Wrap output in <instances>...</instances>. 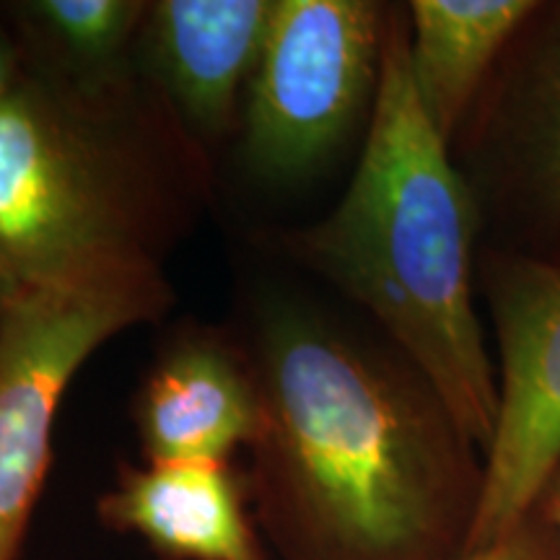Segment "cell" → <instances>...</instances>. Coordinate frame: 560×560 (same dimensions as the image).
Listing matches in <instances>:
<instances>
[{"mask_svg":"<svg viewBox=\"0 0 560 560\" xmlns=\"http://www.w3.org/2000/svg\"><path fill=\"white\" fill-rule=\"evenodd\" d=\"M19 70H21V60H19L16 45H13L9 26H5L3 19H0V96H3L5 91L13 86V81L19 79Z\"/></svg>","mask_w":560,"mask_h":560,"instance_id":"14","label":"cell"},{"mask_svg":"<svg viewBox=\"0 0 560 560\" xmlns=\"http://www.w3.org/2000/svg\"><path fill=\"white\" fill-rule=\"evenodd\" d=\"M174 304L164 270L21 289L0 327V560H19L52 462L60 400L104 342Z\"/></svg>","mask_w":560,"mask_h":560,"instance_id":"5","label":"cell"},{"mask_svg":"<svg viewBox=\"0 0 560 560\" xmlns=\"http://www.w3.org/2000/svg\"><path fill=\"white\" fill-rule=\"evenodd\" d=\"M260 418L249 348L215 327L174 335L132 405L143 462H231L249 450Z\"/></svg>","mask_w":560,"mask_h":560,"instance_id":"8","label":"cell"},{"mask_svg":"<svg viewBox=\"0 0 560 560\" xmlns=\"http://www.w3.org/2000/svg\"><path fill=\"white\" fill-rule=\"evenodd\" d=\"M283 247L376 322L486 454L499 380L475 306L482 213L418 102L405 3H392L380 94L353 177L338 206L289 231Z\"/></svg>","mask_w":560,"mask_h":560,"instance_id":"2","label":"cell"},{"mask_svg":"<svg viewBox=\"0 0 560 560\" xmlns=\"http://www.w3.org/2000/svg\"><path fill=\"white\" fill-rule=\"evenodd\" d=\"M550 257H556V260H560V249L556 252V255H550Z\"/></svg>","mask_w":560,"mask_h":560,"instance_id":"17","label":"cell"},{"mask_svg":"<svg viewBox=\"0 0 560 560\" xmlns=\"http://www.w3.org/2000/svg\"><path fill=\"white\" fill-rule=\"evenodd\" d=\"M459 560H560V540L556 529L535 511L509 537L482 550L467 552Z\"/></svg>","mask_w":560,"mask_h":560,"instance_id":"13","label":"cell"},{"mask_svg":"<svg viewBox=\"0 0 560 560\" xmlns=\"http://www.w3.org/2000/svg\"><path fill=\"white\" fill-rule=\"evenodd\" d=\"M96 516L164 560H270L247 475L231 462H122Z\"/></svg>","mask_w":560,"mask_h":560,"instance_id":"10","label":"cell"},{"mask_svg":"<svg viewBox=\"0 0 560 560\" xmlns=\"http://www.w3.org/2000/svg\"><path fill=\"white\" fill-rule=\"evenodd\" d=\"M247 348L262 418L244 475L280 558L467 556L486 454L400 350L299 304Z\"/></svg>","mask_w":560,"mask_h":560,"instance_id":"1","label":"cell"},{"mask_svg":"<svg viewBox=\"0 0 560 560\" xmlns=\"http://www.w3.org/2000/svg\"><path fill=\"white\" fill-rule=\"evenodd\" d=\"M276 0H153L136 60L206 145L242 128L244 100Z\"/></svg>","mask_w":560,"mask_h":560,"instance_id":"9","label":"cell"},{"mask_svg":"<svg viewBox=\"0 0 560 560\" xmlns=\"http://www.w3.org/2000/svg\"><path fill=\"white\" fill-rule=\"evenodd\" d=\"M16 293H19L16 285H13L11 280H9V276H5V272L0 270V327H3V319H5V314H9L11 301L16 299Z\"/></svg>","mask_w":560,"mask_h":560,"instance_id":"16","label":"cell"},{"mask_svg":"<svg viewBox=\"0 0 560 560\" xmlns=\"http://www.w3.org/2000/svg\"><path fill=\"white\" fill-rule=\"evenodd\" d=\"M405 9L412 86L452 145L537 0H410Z\"/></svg>","mask_w":560,"mask_h":560,"instance_id":"11","label":"cell"},{"mask_svg":"<svg viewBox=\"0 0 560 560\" xmlns=\"http://www.w3.org/2000/svg\"><path fill=\"white\" fill-rule=\"evenodd\" d=\"M145 11V0L0 3L21 66L66 81H109L132 73Z\"/></svg>","mask_w":560,"mask_h":560,"instance_id":"12","label":"cell"},{"mask_svg":"<svg viewBox=\"0 0 560 560\" xmlns=\"http://www.w3.org/2000/svg\"><path fill=\"white\" fill-rule=\"evenodd\" d=\"M537 514L542 516L545 522L556 529L558 540H560V470L556 472V478L550 480V486L545 488L540 503H537Z\"/></svg>","mask_w":560,"mask_h":560,"instance_id":"15","label":"cell"},{"mask_svg":"<svg viewBox=\"0 0 560 560\" xmlns=\"http://www.w3.org/2000/svg\"><path fill=\"white\" fill-rule=\"evenodd\" d=\"M392 3L276 0L242 112L249 170L272 182L319 172L366 132Z\"/></svg>","mask_w":560,"mask_h":560,"instance_id":"4","label":"cell"},{"mask_svg":"<svg viewBox=\"0 0 560 560\" xmlns=\"http://www.w3.org/2000/svg\"><path fill=\"white\" fill-rule=\"evenodd\" d=\"M452 153L482 213V244L550 257L560 249V0L509 45Z\"/></svg>","mask_w":560,"mask_h":560,"instance_id":"7","label":"cell"},{"mask_svg":"<svg viewBox=\"0 0 560 560\" xmlns=\"http://www.w3.org/2000/svg\"><path fill=\"white\" fill-rule=\"evenodd\" d=\"M208 192L206 145L140 68L21 66L0 96V270L19 291L161 270Z\"/></svg>","mask_w":560,"mask_h":560,"instance_id":"3","label":"cell"},{"mask_svg":"<svg viewBox=\"0 0 560 560\" xmlns=\"http://www.w3.org/2000/svg\"><path fill=\"white\" fill-rule=\"evenodd\" d=\"M478 293L495 335L499 412L467 552L527 522L560 470V260L482 244Z\"/></svg>","mask_w":560,"mask_h":560,"instance_id":"6","label":"cell"}]
</instances>
